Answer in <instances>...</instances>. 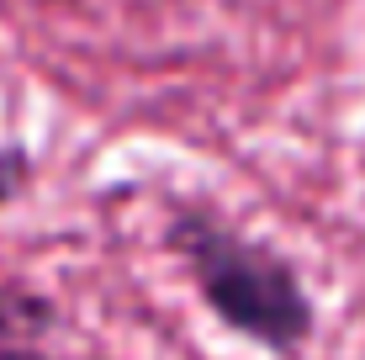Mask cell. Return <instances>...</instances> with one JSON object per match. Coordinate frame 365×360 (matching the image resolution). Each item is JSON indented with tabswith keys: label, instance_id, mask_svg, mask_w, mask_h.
Instances as JSON below:
<instances>
[{
	"label": "cell",
	"instance_id": "6da1fadb",
	"mask_svg": "<svg viewBox=\"0 0 365 360\" xmlns=\"http://www.w3.org/2000/svg\"><path fill=\"white\" fill-rule=\"evenodd\" d=\"M170 250L180 254L201 302L249 344L297 360L312 344V297L292 270V259L275 254L265 239H249L222 212L180 202L165 228Z\"/></svg>",
	"mask_w": 365,
	"mask_h": 360
},
{
	"label": "cell",
	"instance_id": "7a4b0ae2",
	"mask_svg": "<svg viewBox=\"0 0 365 360\" xmlns=\"http://www.w3.org/2000/svg\"><path fill=\"white\" fill-rule=\"evenodd\" d=\"M0 360H37L21 339V318H16V302L0 292Z\"/></svg>",
	"mask_w": 365,
	"mask_h": 360
},
{
	"label": "cell",
	"instance_id": "3957f363",
	"mask_svg": "<svg viewBox=\"0 0 365 360\" xmlns=\"http://www.w3.org/2000/svg\"><path fill=\"white\" fill-rule=\"evenodd\" d=\"M53 6H58V0H53Z\"/></svg>",
	"mask_w": 365,
	"mask_h": 360
}]
</instances>
